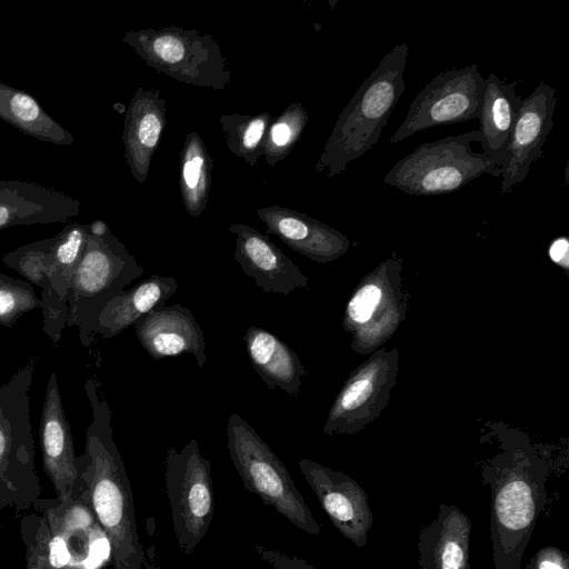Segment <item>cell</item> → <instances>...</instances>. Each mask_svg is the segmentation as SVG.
Here are the masks:
<instances>
[{
  "mask_svg": "<svg viewBox=\"0 0 569 569\" xmlns=\"http://www.w3.org/2000/svg\"><path fill=\"white\" fill-rule=\"evenodd\" d=\"M84 391L92 419L86 431L84 451L76 457L78 479L86 487L89 506L109 542L113 569H141L144 555L132 490L113 440L110 407L93 379L86 380Z\"/></svg>",
  "mask_w": 569,
  "mask_h": 569,
  "instance_id": "6da1fadb",
  "label": "cell"
},
{
  "mask_svg": "<svg viewBox=\"0 0 569 569\" xmlns=\"http://www.w3.org/2000/svg\"><path fill=\"white\" fill-rule=\"evenodd\" d=\"M408 54L406 43L395 46L361 83L338 117L316 164L317 172L332 178L379 141L406 89Z\"/></svg>",
  "mask_w": 569,
  "mask_h": 569,
  "instance_id": "7a4b0ae2",
  "label": "cell"
},
{
  "mask_svg": "<svg viewBox=\"0 0 569 569\" xmlns=\"http://www.w3.org/2000/svg\"><path fill=\"white\" fill-rule=\"evenodd\" d=\"M38 362L29 358L0 383V527L6 509L37 510L41 500L29 395Z\"/></svg>",
  "mask_w": 569,
  "mask_h": 569,
  "instance_id": "3957f363",
  "label": "cell"
},
{
  "mask_svg": "<svg viewBox=\"0 0 569 569\" xmlns=\"http://www.w3.org/2000/svg\"><path fill=\"white\" fill-rule=\"evenodd\" d=\"M482 141L480 130L425 142L400 159L383 182L412 196H437L459 190L481 174L500 177V166L471 142Z\"/></svg>",
  "mask_w": 569,
  "mask_h": 569,
  "instance_id": "277c9868",
  "label": "cell"
},
{
  "mask_svg": "<svg viewBox=\"0 0 569 569\" xmlns=\"http://www.w3.org/2000/svg\"><path fill=\"white\" fill-rule=\"evenodd\" d=\"M227 448L244 488L276 509L291 525L319 535L320 526L282 461L258 432L238 413L227 422Z\"/></svg>",
  "mask_w": 569,
  "mask_h": 569,
  "instance_id": "5b68a950",
  "label": "cell"
},
{
  "mask_svg": "<svg viewBox=\"0 0 569 569\" xmlns=\"http://www.w3.org/2000/svg\"><path fill=\"white\" fill-rule=\"evenodd\" d=\"M144 63L178 82L223 90L231 80L217 41L197 29L176 26L127 31L122 38Z\"/></svg>",
  "mask_w": 569,
  "mask_h": 569,
  "instance_id": "8992f818",
  "label": "cell"
},
{
  "mask_svg": "<svg viewBox=\"0 0 569 569\" xmlns=\"http://www.w3.org/2000/svg\"><path fill=\"white\" fill-rule=\"evenodd\" d=\"M144 270L111 232L89 233L72 279L67 327H77L80 341L89 347L91 327L107 302L139 279Z\"/></svg>",
  "mask_w": 569,
  "mask_h": 569,
  "instance_id": "52a82bcc",
  "label": "cell"
},
{
  "mask_svg": "<svg viewBox=\"0 0 569 569\" xmlns=\"http://www.w3.org/2000/svg\"><path fill=\"white\" fill-rule=\"evenodd\" d=\"M164 485L179 549L191 555L207 535L213 517L211 467L196 439L164 456Z\"/></svg>",
  "mask_w": 569,
  "mask_h": 569,
  "instance_id": "ba28073f",
  "label": "cell"
},
{
  "mask_svg": "<svg viewBox=\"0 0 569 569\" xmlns=\"http://www.w3.org/2000/svg\"><path fill=\"white\" fill-rule=\"evenodd\" d=\"M483 80L477 64L438 73L416 96L390 142L432 127L479 119Z\"/></svg>",
  "mask_w": 569,
  "mask_h": 569,
  "instance_id": "9c48e42d",
  "label": "cell"
},
{
  "mask_svg": "<svg viewBox=\"0 0 569 569\" xmlns=\"http://www.w3.org/2000/svg\"><path fill=\"white\" fill-rule=\"evenodd\" d=\"M298 466L336 529L365 547L373 522L367 492L347 475L312 460L300 459Z\"/></svg>",
  "mask_w": 569,
  "mask_h": 569,
  "instance_id": "30bf717a",
  "label": "cell"
},
{
  "mask_svg": "<svg viewBox=\"0 0 569 569\" xmlns=\"http://www.w3.org/2000/svg\"><path fill=\"white\" fill-rule=\"evenodd\" d=\"M556 103V90L545 81L522 99L500 168L501 192L509 193L521 183L531 164L542 156V147L553 127Z\"/></svg>",
  "mask_w": 569,
  "mask_h": 569,
  "instance_id": "8fae6325",
  "label": "cell"
},
{
  "mask_svg": "<svg viewBox=\"0 0 569 569\" xmlns=\"http://www.w3.org/2000/svg\"><path fill=\"white\" fill-rule=\"evenodd\" d=\"M39 442L43 470L57 499H68L78 481L76 452L69 421L66 417L57 375L49 376L39 426Z\"/></svg>",
  "mask_w": 569,
  "mask_h": 569,
  "instance_id": "7c38bea8",
  "label": "cell"
},
{
  "mask_svg": "<svg viewBox=\"0 0 569 569\" xmlns=\"http://www.w3.org/2000/svg\"><path fill=\"white\" fill-rule=\"evenodd\" d=\"M227 230L236 237L234 260L262 291L289 296L308 286L298 266L266 234L244 223H232Z\"/></svg>",
  "mask_w": 569,
  "mask_h": 569,
  "instance_id": "4fadbf2b",
  "label": "cell"
},
{
  "mask_svg": "<svg viewBox=\"0 0 569 569\" xmlns=\"http://www.w3.org/2000/svg\"><path fill=\"white\" fill-rule=\"evenodd\" d=\"M133 327L140 345L154 360L190 353L199 368L207 361L202 329L191 310L180 303L153 309Z\"/></svg>",
  "mask_w": 569,
  "mask_h": 569,
  "instance_id": "5bb4252c",
  "label": "cell"
},
{
  "mask_svg": "<svg viewBox=\"0 0 569 569\" xmlns=\"http://www.w3.org/2000/svg\"><path fill=\"white\" fill-rule=\"evenodd\" d=\"M167 101L161 90L138 88L123 121L122 143L130 173L140 184L149 177L150 163L167 123Z\"/></svg>",
  "mask_w": 569,
  "mask_h": 569,
  "instance_id": "9a60e30c",
  "label": "cell"
},
{
  "mask_svg": "<svg viewBox=\"0 0 569 569\" xmlns=\"http://www.w3.org/2000/svg\"><path fill=\"white\" fill-rule=\"evenodd\" d=\"M257 216L266 224L267 234L277 236L293 251L317 262L336 259L349 246L336 229L290 208L262 207Z\"/></svg>",
  "mask_w": 569,
  "mask_h": 569,
  "instance_id": "2e32d148",
  "label": "cell"
},
{
  "mask_svg": "<svg viewBox=\"0 0 569 569\" xmlns=\"http://www.w3.org/2000/svg\"><path fill=\"white\" fill-rule=\"evenodd\" d=\"M80 207L78 200L54 189L29 181L0 179V230L63 222L78 216Z\"/></svg>",
  "mask_w": 569,
  "mask_h": 569,
  "instance_id": "e0dca14e",
  "label": "cell"
},
{
  "mask_svg": "<svg viewBox=\"0 0 569 569\" xmlns=\"http://www.w3.org/2000/svg\"><path fill=\"white\" fill-rule=\"evenodd\" d=\"M471 521L456 506L441 503L437 517L418 533L421 569H469Z\"/></svg>",
  "mask_w": 569,
  "mask_h": 569,
  "instance_id": "ac0fdd59",
  "label": "cell"
},
{
  "mask_svg": "<svg viewBox=\"0 0 569 569\" xmlns=\"http://www.w3.org/2000/svg\"><path fill=\"white\" fill-rule=\"evenodd\" d=\"M173 277L152 274L137 286L110 299L96 318L89 346L97 339H110L134 326L149 311L163 307L176 293Z\"/></svg>",
  "mask_w": 569,
  "mask_h": 569,
  "instance_id": "d6986e66",
  "label": "cell"
},
{
  "mask_svg": "<svg viewBox=\"0 0 569 569\" xmlns=\"http://www.w3.org/2000/svg\"><path fill=\"white\" fill-rule=\"evenodd\" d=\"M51 238L33 241L6 253L2 261L41 289L43 332L57 345L67 327L69 307L58 297L50 263Z\"/></svg>",
  "mask_w": 569,
  "mask_h": 569,
  "instance_id": "ffe728a7",
  "label": "cell"
},
{
  "mask_svg": "<svg viewBox=\"0 0 569 569\" xmlns=\"http://www.w3.org/2000/svg\"><path fill=\"white\" fill-rule=\"evenodd\" d=\"M243 341L254 371L269 389L279 388L293 397L300 393L301 378L307 371L292 348L257 326L247 328Z\"/></svg>",
  "mask_w": 569,
  "mask_h": 569,
  "instance_id": "44dd1931",
  "label": "cell"
},
{
  "mask_svg": "<svg viewBox=\"0 0 569 569\" xmlns=\"http://www.w3.org/2000/svg\"><path fill=\"white\" fill-rule=\"evenodd\" d=\"M522 98L513 86L507 84L495 73L483 80L480 110V143L482 152L495 159L500 168L513 129ZM501 172V171H500Z\"/></svg>",
  "mask_w": 569,
  "mask_h": 569,
  "instance_id": "7402d4cb",
  "label": "cell"
},
{
  "mask_svg": "<svg viewBox=\"0 0 569 569\" xmlns=\"http://www.w3.org/2000/svg\"><path fill=\"white\" fill-rule=\"evenodd\" d=\"M0 119L37 140L70 146L73 136L28 92L0 81Z\"/></svg>",
  "mask_w": 569,
  "mask_h": 569,
  "instance_id": "603a6c76",
  "label": "cell"
},
{
  "mask_svg": "<svg viewBox=\"0 0 569 569\" xmlns=\"http://www.w3.org/2000/svg\"><path fill=\"white\" fill-rule=\"evenodd\" d=\"M214 159L196 131L186 136L180 152L179 187L188 214L198 218L207 208Z\"/></svg>",
  "mask_w": 569,
  "mask_h": 569,
  "instance_id": "cb8c5ba5",
  "label": "cell"
},
{
  "mask_svg": "<svg viewBox=\"0 0 569 569\" xmlns=\"http://www.w3.org/2000/svg\"><path fill=\"white\" fill-rule=\"evenodd\" d=\"M268 111L257 114H223L219 124L226 137L228 150L250 167L257 164L264 154L268 129L272 122Z\"/></svg>",
  "mask_w": 569,
  "mask_h": 569,
  "instance_id": "d4e9b609",
  "label": "cell"
},
{
  "mask_svg": "<svg viewBox=\"0 0 569 569\" xmlns=\"http://www.w3.org/2000/svg\"><path fill=\"white\" fill-rule=\"evenodd\" d=\"M308 113L300 102L290 103L268 129L264 143V161L272 168L282 161L300 140L307 123Z\"/></svg>",
  "mask_w": 569,
  "mask_h": 569,
  "instance_id": "484cf974",
  "label": "cell"
},
{
  "mask_svg": "<svg viewBox=\"0 0 569 569\" xmlns=\"http://www.w3.org/2000/svg\"><path fill=\"white\" fill-rule=\"evenodd\" d=\"M34 287L24 279L0 272V326L12 328L27 312L42 309Z\"/></svg>",
  "mask_w": 569,
  "mask_h": 569,
  "instance_id": "4316f807",
  "label": "cell"
},
{
  "mask_svg": "<svg viewBox=\"0 0 569 569\" xmlns=\"http://www.w3.org/2000/svg\"><path fill=\"white\" fill-rule=\"evenodd\" d=\"M26 548V569H48L50 528L42 513L24 515L20 521Z\"/></svg>",
  "mask_w": 569,
  "mask_h": 569,
  "instance_id": "83f0119b",
  "label": "cell"
},
{
  "mask_svg": "<svg viewBox=\"0 0 569 569\" xmlns=\"http://www.w3.org/2000/svg\"><path fill=\"white\" fill-rule=\"evenodd\" d=\"M381 296L380 288L375 284H366L359 289L348 303L349 318L358 323L368 321L379 305Z\"/></svg>",
  "mask_w": 569,
  "mask_h": 569,
  "instance_id": "f1b7e54d",
  "label": "cell"
},
{
  "mask_svg": "<svg viewBox=\"0 0 569 569\" xmlns=\"http://www.w3.org/2000/svg\"><path fill=\"white\" fill-rule=\"evenodd\" d=\"M256 555L274 569H316L308 561L287 555L279 549H269L262 545H256L253 548Z\"/></svg>",
  "mask_w": 569,
  "mask_h": 569,
  "instance_id": "f546056e",
  "label": "cell"
},
{
  "mask_svg": "<svg viewBox=\"0 0 569 569\" xmlns=\"http://www.w3.org/2000/svg\"><path fill=\"white\" fill-rule=\"evenodd\" d=\"M526 569H569L568 556L557 547L540 549Z\"/></svg>",
  "mask_w": 569,
  "mask_h": 569,
  "instance_id": "4dcf8cb0",
  "label": "cell"
},
{
  "mask_svg": "<svg viewBox=\"0 0 569 569\" xmlns=\"http://www.w3.org/2000/svg\"><path fill=\"white\" fill-rule=\"evenodd\" d=\"M50 528V527H49ZM48 569H80L69 555L64 540L59 532L50 528Z\"/></svg>",
  "mask_w": 569,
  "mask_h": 569,
  "instance_id": "1f68e13d",
  "label": "cell"
},
{
  "mask_svg": "<svg viewBox=\"0 0 569 569\" xmlns=\"http://www.w3.org/2000/svg\"><path fill=\"white\" fill-rule=\"evenodd\" d=\"M569 250V242L567 238H558L556 239L549 248V256L550 258L557 262L560 263L562 260H565L568 256Z\"/></svg>",
  "mask_w": 569,
  "mask_h": 569,
  "instance_id": "d6a6232c",
  "label": "cell"
},
{
  "mask_svg": "<svg viewBox=\"0 0 569 569\" xmlns=\"http://www.w3.org/2000/svg\"><path fill=\"white\" fill-rule=\"evenodd\" d=\"M88 231L92 236L101 237L110 230L103 220H96L88 224Z\"/></svg>",
  "mask_w": 569,
  "mask_h": 569,
  "instance_id": "836d02e7",
  "label": "cell"
}]
</instances>
